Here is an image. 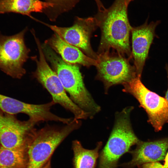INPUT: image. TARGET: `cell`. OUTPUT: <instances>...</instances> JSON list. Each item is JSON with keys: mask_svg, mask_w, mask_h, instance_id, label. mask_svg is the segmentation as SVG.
<instances>
[{"mask_svg": "<svg viewBox=\"0 0 168 168\" xmlns=\"http://www.w3.org/2000/svg\"><path fill=\"white\" fill-rule=\"evenodd\" d=\"M128 6L125 0H115L109 8L98 10L94 16L101 32L98 54L112 49L122 56L132 58L129 36L132 27L128 20Z\"/></svg>", "mask_w": 168, "mask_h": 168, "instance_id": "obj_1", "label": "cell"}, {"mask_svg": "<svg viewBox=\"0 0 168 168\" xmlns=\"http://www.w3.org/2000/svg\"><path fill=\"white\" fill-rule=\"evenodd\" d=\"M44 54L51 63L54 71L60 80L72 100L92 117L100 110L84 83L79 67L65 62L49 46H42Z\"/></svg>", "mask_w": 168, "mask_h": 168, "instance_id": "obj_2", "label": "cell"}, {"mask_svg": "<svg viewBox=\"0 0 168 168\" xmlns=\"http://www.w3.org/2000/svg\"><path fill=\"white\" fill-rule=\"evenodd\" d=\"M81 124L80 120L74 118L64 126L48 125L37 129L26 147V168H41L62 142Z\"/></svg>", "mask_w": 168, "mask_h": 168, "instance_id": "obj_3", "label": "cell"}, {"mask_svg": "<svg viewBox=\"0 0 168 168\" xmlns=\"http://www.w3.org/2000/svg\"><path fill=\"white\" fill-rule=\"evenodd\" d=\"M133 106L116 114L114 125L106 144L99 154L98 168H117L120 158L129 152L140 140L133 129L130 119Z\"/></svg>", "mask_w": 168, "mask_h": 168, "instance_id": "obj_4", "label": "cell"}, {"mask_svg": "<svg viewBox=\"0 0 168 168\" xmlns=\"http://www.w3.org/2000/svg\"><path fill=\"white\" fill-rule=\"evenodd\" d=\"M39 54V60L36 56L31 57L36 63L33 77L49 93L52 100L66 110L72 112L78 119L91 118L90 114L75 103L67 95L60 80L55 72L51 69L46 60L42 46L38 39L35 40Z\"/></svg>", "mask_w": 168, "mask_h": 168, "instance_id": "obj_5", "label": "cell"}, {"mask_svg": "<svg viewBox=\"0 0 168 168\" xmlns=\"http://www.w3.org/2000/svg\"><path fill=\"white\" fill-rule=\"evenodd\" d=\"M137 76L123 85V92L133 95L147 114L148 122L156 132L168 123V103L165 98L147 89Z\"/></svg>", "mask_w": 168, "mask_h": 168, "instance_id": "obj_6", "label": "cell"}, {"mask_svg": "<svg viewBox=\"0 0 168 168\" xmlns=\"http://www.w3.org/2000/svg\"><path fill=\"white\" fill-rule=\"evenodd\" d=\"M98 54L96 78L103 83L105 93L111 86L129 82L138 76L131 59L117 53L107 52Z\"/></svg>", "mask_w": 168, "mask_h": 168, "instance_id": "obj_7", "label": "cell"}, {"mask_svg": "<svg viewBox=\"0 0 168 168\" xmlns=\"http://www.w3.org/2000/svg\"><path fill=\"white\" fill-rule=\"evenodd\" d=\"M27 30L11 36L0 33V69L14 78L21 79L26 73L23 66L30 51L24 42Z\"/></svg>", "mask_w": 168, "mask_h": 168, "instance_id": "obj_8", "label": "cell"}, {"mask_svg": "<svg viewBox=\"0 0 168 168\" xmlns=\"http://www.w3.org/2000/svg\"><path fill=\"white\" fill-rule=\"evenodd\" d=\"M37 123L29 119H18L15 115L0 109V144L10 149L26 148L37 129Z\"/></svg>", "mask_w": 168, "mask_h": 168, "instance_id": "obj_9", "label": "cell"}, {"mask_svg": "<svg viewBox=\"0 0 168 168\" xmlns=\"http://www.w3.org/2000/svg\"><path fill=\"white\" fill-rule=\"evenodd\" d=\"M68 43L79 49L88 57L97 60L98 54L92 49L90 39L97 26L94 17H76L73 25L60 27L44 23Z\"/></svg>", "mask_w": 168, "mask_h": 168, "instance_id": "obj_10", "label": "cell"}, {"mask_svg": "<svg viewBox=\"0 0 168 168\" xmlns=\"http://www.w3.org/2000/svg\"><path fill=\"white\" fill-rule=\"evenodd\" d=\"M55 104L52 100L44 104H29L0 94V109L5 112L14 115L26 114L29 116V119L37 123L49 121L67 123L68 118L59 117L51 112L50 109Z\"/></svg>", "mask_w": 168, "mask_h": 168, "instance_id": "obj_11", "label": "cell"}, {"mask_svg": "<svg viewBox=\"0 0 168 168\" xmlns=\"http://www.w3.org/2000/svg\"><path fill=\"white\" fill-rule=\"evenodd\" d=\"M160 23L157 21L148 24L147 20L140 26L132 27L131 56L138 76H141L151 46L156 36V28Z\"/></svg>", "mask_w": 168, "mask_h": 168, "instance_id": "obj_12", "label": "cell"}, {"mask_svg": "<svg viewBox=\"0 0 168 168\" xmlns=\"http://www.w3.org/2000/svg\"><path fill=\"white\" fill-rule=\"evenodd\" d=\"M136 148L129 153L132 159L120 165L125 168H134L144 163L164 160L168 149V137L153 141L140 140Z\"/></svg>", "mask_w": 168, "mask_h": 168, "instance_id": "obj_13", "label": "cell"}, {"mask_svg": "<svg viewBox=\"0 0 168 168\" xmlns=\"http://www.w3.org/2000/svg\"><path fill=\"white\" fill-rule=\"evenodd\" d=\"M45 44L58 53L65 62L71 64H79L89 67L96 66L97 61L86 55L79 49L63 40L54 33Z\"/></svg>", "mask_w": 168, "mask_h": 168, "instance_id": "obj_14", "label": "cell"}, {"mask_svg": "<svg viewBox=\"0 0 168 168\" xmlns=\"http://www.w3.org/2000/svg\"><path fill=\"white\" fill-rule=\"evenodd\" d=\"M53 5L41 0H0V14L14 12L34 19L33 12L47 14Z\"/></svg>", "mask_w": 168, "mask_h": 168, "instance_id": "obj_15", "label": "cell"}, {"mask_svg": "<svg viewBox=\"0 0 168 168\" xmlns=\"http://www.w3.org/2000/svg\"><path fill=\"white\" fill-rule=\"evenodd\" d=\"M102 145V142H100L97 143L95 149L89 150L84 148L79 141H73L72 148L73 168H96L99 150Z\"/></svg>", "mask_w": 168, "mask_h": 168, "instance_id": "obj_16", "label": "cell"}, {"mask_svg": "<svg viewBox=\"0 0 168 168\" xmlns=\"http://www.w3.org/2000/svg\"><path fill=\"white\" fill-rule=\"evenodd\" d=\"M26 148L10 149L0 145V168H26Z\"/></svg>", "mask_w": 168, "mask_h": 168, "instance_id": "obj_17", "label": "cell"}, {"mask_svg": "<svg viewBox=\"0 0 168 168\" xmlns=\"http://www.w3.org/2000/svg\"><path fill=\"white\" fill-rule=\"evenodd\" d=\"M42 0L53 5V8L46 16L50 21H54L60 15L73 9L81 0Z\"/></svg>", "mask_w": 168, "mask_h": 168, "instance_id": "obj_18", "label": "cell"}, {"mask_svg": "<svg viewBox=\"0 0 168 168\" xmlns=\"http://www.w3.org/2000/svg\"><path fill=\"white\" fill-rule=\"evenodd\" d=\"M138 168H164L159 161L150 162L144 163L138 166Z\"/></svg>", "mask_w": 168, "mask_h": 168, "instance_id": "obj_19", "label": "cell"}, {"mask_svg": "<svg viewBox=\"0 0 168 168\" xmlns=\"http://www.w3.org/2000/svg\"><path fill=\"white\" fill-rule=\"evenodd\" d=\"M164 168H168V152L166 153L164 159Z\"/></svg>", "mask_w": 168, "mask_h": 168, "instance_id": "obj_20", "label": "cell"}, {"mask_svg": "<svg viewBox=\"0 0 168 168\" xmlns=\"http://www.w3.org/2000/svg\"><path fill=\"white\" fill-rule=\"evenodd\" d=\"M41 168H51V158Z\"/></svg>", "mask_w": 168, "mask_h": 168, "instance_id": "obj_21", "label": "cell"}, {"mask_svg": "<svg viewBox=\"0 0 168 168\" xmlns=\"http://www.w3.org/2000/svg\"><path fill=\"white\" fill-rule=\"evenodd\" d=\"M166 69L167 73V77L168 78V66H166ZM165 99H166L168 103V87L167 91L166 92V95H165Z\"/></svg>", "mask_w": 168, "mask_h": 168, "instance_id": "obj_22", "label": "cell"}, {"mask_svg": "<svg viewBox=\"0 0 168 168\" xmlns=\"http://www.w3.org/2000/svg\"><path fill=\"white\" fill-rule=\"evenodd\" d=\"M133 0H125L126 4L128 6L130 3Z\"/></svg>", "mask_w": 168, "mask_h": 168, "instance_id": "obj_23", "label": "cell"}]
</instances>
